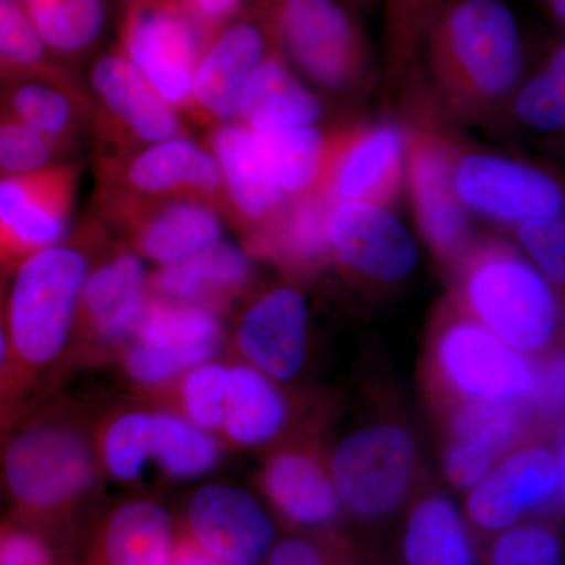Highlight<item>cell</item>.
I'll use <instances>...</instances> for the list:
<instances>
[{
    "label": "cell",
    "mask_w": 565,
    "mask_h": 565,
    "mask_svg": "<svg viewBox=\"0 0 565 565\" xmlns=\"http://www.w3.org/2000/svg\"><path fill=\"white\" fill-rule=\"evenodd\" d=\"M47 50L63 61H79L95 50L106 28L104 0H22Z\"/></svg>",
    "instance_id": "33"
},
{
    "label": "cell",
    "mask_w": 565,
    "mask_h": 565,
    "mask_svg": "<svg viewBox=\"0 0 565 565\" xmlns=\"http://www.w3.org/2000/svg\"><path fill=\"white\" fill-rule=\"evenodd\" d=\"M414 440L403 427L382 423L344 438L330 462L338 500L356 519L379 520L393 514L414 482Z\"/></svg>",
    "instance_id": "10"
},
{
    "label": "cell",
    "mask_w": 565,
    "mask_h": 565,
    "mask_svg": "<svg viewBox=\"0 0 565 565\" xmlns=\"http://www.w3.org/2000/svg\"><path fill=\"white\" fill-rule=\"evenodd\" d=\"M6 73H3V70L0 68V88H2L3 81H6Z\"/></svg>",
    "instance_id": "55"
},
{
    "label": "cell",
    "mask_w": 565,
    "mask_h": 565,
    "mask_svg": "<svg viewBox=\"0 0 565 565\" xmlns=\"http://www.w3.org/2000/svg\"><path fill=\"white\" fill-rule=\"evenodd\" d=\"M444 0H385L384 50L390 70H414L422 61L424 35Z\"/></svg>",
    "instance_id": "37"
},
{
    "label": "cell",
    "mask_w": 565,
    "mask_h": 565,
    "mask_svg": "<svg viewBox=\"0 0 565 565\" xmlns=\"http://www.w3.org/2000/svg\"><path fill=\"white\" fill-rule=\"evenodd\" d=\"M0 111L54 140L70 152L92 131L90 102L73 74L10 76L0 88Z\"/></svg>",
    "instance_id": "25"
},
{
    "label": "cell",
    "mask_w": 565,
    "mask_h": 565,
    "mask_svg": "<svg viewBox=\"0 0 565 565\" xmlns=\"http://www.w3.org/2000/svg\"><path fill=\"white\" fill-rule=\"evenodd\" d=\"M403 552L407 565H476L462 515L441 494L415 505L405 525Z\"/></svg>",
    "instance_id": "31"
},
{
    "label": "cell",
    "mask_w": 565,
    "mask_h": 565,
    "mask_svg": "<svg viewBox=\"0 0 565 565\" xmlns=\"http://www.w3.org/2000/svg\"><path fill=\"white\" fill-rule=\"evenodd\" d=\"M264 565H280V564H274V563H270V561H267V563Z\"/></svg>",
    "instance_id": "57"
},
{
    "label": "cell",
    "mask_w": 565,
    "mask_h": 565,
    "mask_svg": "<svg viewBox=\"0 0 565 565\" xmlns=\"http://www.w3.org/2000/svg\"><path fill=\"white\" fill-rule=\"evenodd\" d=\"M355 126L322 131L316 126L252 131L264 173L288 202L330 193L334 167Z\"/></svg>",
    "instance_id": "21"
},
{
    "label": "cell",
    "mask_w": 565,
    "mask_h": 565,
    "mask_svg": "<svg viewBox=\"0 0 565 565\" xmlns=\"http://www.w3.org/2000/svg\"><path fill=\"white\" fill-rule=\"evenodd\" d=\"M253 11L285 61L323 90H352L370 74V43L343 0H256Z\"/></svg>",
    "instance_id": "4"
},
{
    "label": "cell",
    "mask_w": 565,
    "mask_h": 565,
    "mask_svg": "<svg viewBox=\"0 0 565 565\" xmlns=\"http://www.w3.org/2000/svg\"><path fill=\"white\" fill-rule=\"evenodd\" d=\"M559 541L544 526H512L498 535L487 565H561Z\"/></svg>",
    "instance_id": "42"
},
{
    "label": "cell",
    "mask_w": 565,
    "mask_h": 565,
    "mask_svg": "<svg viewBox=\"0 0 565 565\" xmlns=\"http://www.w3.org/2000/svg\"><path fill=\"white\" fill-rule=\"evenodd\" d=\"M262 486L274 508L294 525L327 526L340 511L329 471L307 452L282 451L270 457L263 468Z\"/></svg>",
    "instance_id": "28"
},
{
    "label": "cell",
    "mask_w": 565,
    "mask_h": 565,
    "mask_svg": "<svg viewBox=\"0 0 565 565\" xmlns=\"http://www.w3.org/2000/svg\"><path fill=\"white\" fill-rule=\"evenodd\" d=\"M98 221L114 225L137 207L178 199H202L222 212L223 181L217 159L185 137L126 156H98L95 163Z\"/></svg>",
    "instance_id": "5"
},
{
    "label": "cell",
    "mask_w": 565,
    "mask_h": 565,
    "mask_svg": "<svg viewBox=\"0 0 565 565\" xmlns=\"http://www.w3.org/2000/svg\"><path fill=\"white\" fill-rule=\"evenodd\" d=\"M553 17L565 25V0H542Z\"/></svg>",
    "instance_id": "52"
},
{
    "label": "cell",
    "mask_w": 565,
    "mask_h": 565,
    "mask_svg": "<svg viewBox=\"0 0 565 565\" xmlns=\"http://www.w3.org/2000/svg\"><path fill=\"white\" fill-rule=\"evenodd\" d=\"M288 404L267 375L247 363L228 366L222 433L232 444L256 448L273 441L288 423Z\"/></svg>",
    "instance_id": "30"
},
{
    "label": "cell",
    "mask_w": 565,
    "mask_h": 565,
    "mask_svg": "<svg viewBox=\"0 0 565 565\" xmlns=\"http://www.w3.org/2000/svg\"><path fill=\"white\" fill-rule=\"evenodd\" d=\"M557 459V470H559V493L561 500L565 504V435L563 438V445H561L559 457Z\"/></svg>",
    "instance_id": "51"
},
{
    "label": "cell",
    "mask_w": 565,
    "mask_h": 565,
    "mask_svg": "<svg viewBox=\"0 0 565 565\" xmlns=\"http://www.w3.org/2000/svg\"><path fill=\"white\" fill-rule=\"evenodd\" d=\"M207 150L221 167L222 214L244 237L263 230L289 203L264 173L253 147L252 131L244 125L226 122L211 128Z\"/></svg>",
    "instance_id": "23"
},
{
    "label": "cell",
    "mask_w": 565,
    "mask_h": 565,
    "mask_svg": "<svg viewBox=\"0 0 565 565\" xmlns=\"http://www.w3.org/2000/svg\"><path fill=\"white\" fill-rule=\"evenodd\" d=\"M172 565H223L215 561L214 557L207 556L206 553L204 555H193V553H188V555H182L178 557L177 561Z\"/></svg>",
    "instance_id": "50"
},
{
    "label": "cell",
    "mask_w": 565,
    "mask_h": 565,
    "mask_svg": "<svg viewBox=\"0 0 565 565\" xmlns=\"http://www.w3.org/2000/svg\"><path fill=\"white\" fill-rule=\"evenodd\" d=\"M10 277L11 274L0 273V415L6 418L18 412L22 401L7 327V289Z\"/></svg>",
    "instance_id": "45"
},
{
    "label": "cell",
    "mask_w": 565,
    "mask_h": 565,
    "mask_svg": "<svg viewBox=\"0 0 565 565\" xmlns=\"http://www.w3.org/2000/svg\"><path fill=\"white\" fill-rule=\"evenodd\" d=\"M126 7L139 6V3L151 2V0H122Z\"/></svg>",
    "instance_id": "54"
},
{
    "label": "cell",
    "mask_w": 565,
    "mask_h": 565,
    "mask_svg": "<svg viewBox=\"0 0 565 565\" xmlns=\"http://www.w3.org/2000/svg\"><path fill=\"white\" fill-rule=\"evenodd\" d=\"M221 214L206 200L178 199L137 207L111 226L128 234L141 258L167 266L218 243Z\"/></svg>",
    "instance_id": "22"
},
{
    "label": "cell",
    "mask_w": 565,
    "mask_h": 565,
    "mask_svg": "<svg viewBox=\"0 0 565 565\" xmlns=\"http://www.w3.org/2000/svg\"><path fill=\"white\" fill-rule=\"evenodd\" d=\"M498 457L481 446L449 440L444 457L446 478L457 489L471 490L497 463Z\"/></svg>",
    "instance_id": "44"
},
{
    "label": "cell",
    "mask_w": 565,
    "mask_h": 565,
    "mask_svg": "<svg viewBox=\"0 0 565 565\" xmlns=\"http://www.w3.org/2000/svg\"><path fill=\"white\" fill-rule=\"evenodd\" d=\"M307 343V303L302 294L289 286L256 296L234 330V344L245 363L274 382H289L299 375Z\"/></svg>",
    "instance_id": "18"
},
{
    "label": "cell",
    "mask_w": 565,
    "mask_h": 565,
    "mask_svg": "<svg viewBox=\"0 0 565 565\" xmlns=\"http://www.w3.org/2000/svg\"><path fill=\"white\" fill-rule=\"evenodd\" d=\"M228 393V366L207 362L193 367L180 379L178 401L182 416L200 429L222 430Z\"/></svg>",
    "instance_id": "41"
},
{
    "label": "cell",
    "mask_w": 565,
    "mask_h": 565,
    "mask_svg": "<svg viewBox=\"0 0 565 565\" xmlns=\"http://www.w3.org/2000/svg\"><path fill=\"white\" fill-rule=\"evenodd\" d=\"M273 50L269 32L255 11L241 13L215 32L196 66L192 120L211 129L239 117L245 85Z\"/></svg>",
    "instance_id": "16"
},
{
    "label": "cell",
    "mask_w": 565,
    "mask_h": 565,
    "mask_svg": "<svg viewBox=\"0 0 565 565\" xmlns=\"http://www.w3.org/2000/svg\"><path fill=\"white\" fill-rule=\"evenodd\" d=\"M344 3H348L349 7L355 6H364V3L370 2V0H343Z\"/></svg>",
    "instance_id": "53"
},
{
    "label": "cell",
    "mask_w": 565,
    "mask_h": 565,
    "mask_svg": "<svg viewBox=\"0 0 565 565\" xmlns=\"http://www.w3.org/2000/svg\"><path fill=\"white\" fill-rule=\"evenodd\" d=\"M250 281V255L218 241L181 262L159 267L148 286L150 296L203 305L223 313Z\"/></svg>",
    "instance_id": "27"
},
{
    "label": "cell",
    "mask_w": 565,
    "mask_h": 565,
    "mask_svg": "<svg viewBox=\"0 0 565 565\" xmlns=\"http://www.w3.org/2000/svg\"><path fill=\"white\" fill-rule=\"evenodd\" d=\"M207 36L177 0L126 7L121 54L177 110L192 118L193 81Z\"/></svg>",
    "instance_id": "9"
},
{
    "label": "cell",
    "mask_w": 565,
    "mask_h": 565,
    "mask_svg": "<svg viewBox=\"0 0 565 565\" xmlns=\"http://www.w3.org/2000/svg\"><path fill=\"white\" fill-rule=\"evenodd\" d=\"M0 68L7 77H63L73 74L47 50L28 11L18 0H0Z\"/></svg>",
    "instance_id": "35"
},
{
    "label": "cell",
    "mask_w": 565,
    "mask_h": 565,
    "mask_svg": "<svg viewBox=\"0 0 565 565\" xmlns=\"http://www.w3.org/2000/svg\"><path fill=\"white\" fill-rule=\"evenodd\" d=\"M460 291L468 316L520 353L539 351L555 332V296L542 274L503 245L462 259Z\"/></svg>",
    "instance_id": "6"
},
{
    "label": "cell",
    "mask_w": 565,
    "mask_h": 565,
    "mask_svg": "<svg viewBox=\"0 0 565 565\" xmlns=\"http://www.w3.org/2000/svg\"><path fill=\"white\" fill-rule=\"evenodd\" d=\"M222 341V311L150 296L136 332L122 348V367L139 388H166L193 367L212 362Z\"/></svg>",
    "instance_id": "8"
},
{
    "label": "cell",
    "mask_w": 565,
    "mask_h": 565,
    "mask_svg": "<svg viewBox=\"0 0 565 565\" xmlns=\"http://www.w3.org/2000/svg\"><path fill=\"white\" fill-rule=\"evenodd\" d=\"M405 134L397 126H355L345 143L332 181L333 202H363L388 207L403 184L407 154Z\"/></svg>",
    "instance_id": "24"
},
{
    "label": "cell",
    "mask_w": 565,
    "mask_h": 565,
    "mask_svg": "<svg viewBox=\"0 0 565 565\" xmlns=\"http://www.w3.org/2000/svg\"><path fill=\"white\" fill-rule=\"evenodd\" d=\"M185 516L196 544L223 565H256L273 548L269 515L237 487H202L192 494Z\"/></svg>",
    "instance_id": "19"
},
{
    "label": "cell",
    "mask_w": 565,
    "mask_h": 565,
    "mask_svg": "<svg viewBox=\"0 0 565 565\" xmlns=\"http://www.w3.org/2000/svg\"><path fill=\"white\" fill-rule=\"evenodd\" d=\"M170 545V516L150 500L120 505L104 533L106 565H169Z\"/></svg>",
    "instance_id": "32"
},
{
    "label": "cell",
    "mask_w": 565,
    "mask_h": 565,
    "mask_svg": "<svg viewBox=\"0 0 565 565\" xmlns=\"http://www.w3.org/2000/svg\"><path fill=\"white\" fill-rule=\"evenodd\" d=\"M422 61L460 118L481 120L514 90L522 40L503 0H444L424 35Z\"/></svg>",
    "instance_id": "2"
},
{
    "label": "cell",
    "mask_w": 565,
    "mask_h": 565,
    "mask_svg": "<svg viewBox=\"0 0 565 565\" xmlns=\"http://www.w3.org/2000/svg\"><path fill=\"white\" fill-rule=\"evenodd\" d=\"M150 277L129 244L102 248L82 291L76 338L96 351L122 349L131 340L150 297Z\"/></svg>",
    "instance_id": "14"
},
{
    "label": "cell",
    "mask_w": 565,
    "mask_h": 565,
    "mask_svg": "<svg viewBox=\"0 0 565 565\" xmlns=\"http://www.w3.org/2000/svg\"><path fill=\"white\" fill-rule=\"evenodd\" d=\"M79 163L0 180V273L65 241L79 180Z\"/></svg>",
    "instance_id": "12"
},
{
    "label": "cell",
    "mask_w": 565,
    "mask_h": 565,
    "mask_svg": "<svg viewBox=\"0 0 565 565\" xmlns=\"http://www.w3.org/2000/svg\"><path fill=\"white\" fill-rule=\"evenodd\" d=\"M0 445V484L29 515L57 514L87 497L98 478V455L68 416L41 414L11 424Z\"/></svg>",
    "instance_id": "3"
},
{
    "label": "cell",
    "mask_w": 565,
    "mask_h": 565,
    "mask_svg": "<svg viewBox=\"0 0 565 565\" xmlns=\"http://www.w3.org/2000/svg\"><path fill=\"white\" fill-rule=\"evenodd\" d=\"M531 404L545 415L565 412V355H555L535 367V384Z\"/></svg>",
    "instance_id": "46"
},
{
    "label": "cell",
    "mask_w": 565,
    "mask_h": 565,
    "mask_svg": "<svg viewBox=\"0 0 565 565\" xmlns=\"http://www.w3.org/2000/svg\"><path fill=\"white\" fill-rule=\"evenodd\" d=\"M98 459L115 481H137L151 460V414L131 411L107 424L99 445Z\"/></svg>",
    "instance_id": "36"
},
{
    "label": "cell",
    "mask_w": 565,
    "mask_h": 565,
    "mask_svg": "<svg viewBox=\"0 0 565 565\" xmlns=\"http://www.w3.org/2000/svg\"><path fill=\"white\" fill-rule=\"evenodd\" d=\"M0 565H55L50 546L32 531L9 530L0 535Z\"/></svg>",
    "instance_id": "47"
},
{
    "label": "cell",
    "mask_w": 565,
    "mask_h": 565,
    "mask_svg": "<svg viewBox=\"0 0 565 565\" xmlns=\"http://www.w3.org/2000/svg\"><path fill=\"white\" fill-rule=\"evenodd\" d=\"M70 154L54 140L0 111V180L40 172L63 163Z\"/></svg>",
    "instance_id": "40"
},
{
    "label": "cell",
    "mask_w": 565,
    "mask_h": 565,
    "mask_svg": "<svg viewBox=\"0 0 565 565\" xmlns=\"http://www.w3.org/2000/svg\"><path fill=\"white\" fill-rule=\"evenodd\" d=\"M217 438L172 412H151V460L163 475L191 481L210 475L221 462Z\"/></svg>",
    "instance_id": "34"
},
{
    "label": "cell",
    "mask_w": 565,
    "mask_h": 565,
    "mask_svg": "<svg viewBox=\"0 0 565 565\" xmlns=\"http://www.w3.org/2000/svg\"><path fill=\"white\" fill-rule=\"evenodd\" d=\"M519 239L542 277L565 286V215L522 223Z\"/></svg>",
    "instance_id": "43"
},
{
    "label": "cell",
    "mask_w": 565,
    "mask_h": 565,
    "mask_svg": "<svg viewBox=\"0 0 565 565\" xmlns=\"http://www.w3.org/2000/svg\"><path fill=\"white\" fill-rule=\"evenodd\" d=\"M515 114L537 131L565 129V44L520 92Z\"/></svg>",
    "instance_id": "39"
},
{
    "label": "cell",
    "mask_w": 565,
    "mask_h": 565,
    "mask_svg": "<svg viewBox=\"0 0 565 565\" xmlns=\"http://www.w3.org/2000/svg\"><path fill=\"white\" fill-rule=\"evenodd\" d=\"M106 243L104 223L88 221L71 239L29 256L11 274L7 327L21 399L74 348L82 291Z\"/></svg>",
    "instance_id": "1"
},
{
    "label": "cell",
    "mask_w": 565,
    "mask_h": 565,
    "mask_svg": "<svg viewBox=\"0 0 565 565\" xmlns=\"http://www.w3.org/2000/svg\"><path fill=\"white\" fill-rule=\"evenodd\" d=\"M522 423L516 404L462 403L452 412L449 434L451 440L481 446L500 457L519 437Z\"/></svg>",
    "instance_id": "38"
},
{
    "label": "cell",
    "mask_w": 565,
    "mask_h": 565,
    "mask_svg": "<svg viewBox=\"0 0 565 565\" xmlns=\"http://www.w3.org/2000/svg\"><path fill=\"white\" fill-rule=\"evenodd\" d=\"M559 490L557 459L545 448L504 457L470 490L467 514L487 533H503L527 512L553 500Z\"/></svg>",
    "instance_id": "20"
},
{
    "label": "cell",
    "mask_w": 565,
    "mask_h": 565,
    "mask_svg": "<svg viewBox=\"0 0 565 565\" xmlns=\"http://www.w3.org/2000/svg\"><path fill=\"white\" fill-rule=\"evenodd\" d=\"M193 21L202 28L207 40L223 25L239 17L247 0H177Z\"/></svg>",
    "instance_id": "48"
},
{
    "label": "cell",
    "mask_w": 565,
    "mask_h": 565,
    "mask_svg": "<svg viewBox=\"0 0 565 565\" xmlns=\"http://www.w3.org/2000/svg\"><path fill=\"white\" fill-rule=\"evenodd\" d=\"M84 88L90 102L98 156L131 154L188 136L178 110L161 98L121 51L96 58Z\"/></svg>",
    "instance_id": "7"
},
{
    "label": "cell",
    "mask_w": 565,
    "mask_h": 565,
    "mask_svg": "<svg viewBox=\"0 0 565 565\" xmlns=\"http://www.w3.org/2000/svg\"><path fill=\"white\" fill-rule=\"evenodd\" d=\"M6 419H7V418H6V416L0 415V424H2L3 422H6Z\"/></svg>",
    "instance_id": "56"
},
{
    "label": "cell",
    "mask_w": 565,
    "mask_h": 565,
    "mask_svg": "<svg viewBox=\"0 0 565 565\" xmlns=\"http://www.w3.org/2000/svg\"><path fill=\"white\" fill-rule=\"evenodd\" d=\"M329 234L332 259L370 281L382 285L401 281L418 263L414 237L381 204L334 203Z\"/></svg>",
    "instance_id": "17"
},
{
    "label": "cell",
    "mask_w": 565,
    "mask_h": 565,
    "mask_svg": "<svg viewBox=\"0 0 565 565\" xmlns=\"http://www.w3.org/2000/svg\"><path fill=\"white\" fill-rule=\"evenodd\" d=\"M470 316L446 323L434 345L438 375L462 403L522 404L533 394L535 367Z\"/></svg>",
    "instance_id": "11"
},
{
    "label": "cell",
    "mask_w": 565,
    "mask_h": 565,
    "mask_svg": "<svg viewBox=\"0 0 565 565\" xmlns=\"http://www.w3.org/2000/svg\"><path fill=\"white\" fill-rule=\"evenodd\" d=\"M267 561L280 565H323L321 553L302 539H286L273 545Z\"/></svg>",
    "instance_id": "49"
},
{
    "label": "cell",
    "mask_w": 565,
    "mask_h": 565,
    "mask_svg": "<svg viewBox=\"0 0 565 565\" xmlns=\"http://www.w3.org/2000/svg\"><path fill=\"white\" fill-rule=\"evenodd\" d=\"M405 145L408 188L424 239L441 262H462L470 243V225L455 191V148L427 129H411L405 134Z\"/></svg>",
    "instance_id": "15"
},
{
    "label": "cell",
    "mask_w": 565,
    "mask_h": 565,
    "mask_svg": "<svg viewBox=\"0 0 565 565\" xmlns=\"http://www.w3.org/2000/svg\"><path fill=\"white\" fill-rule=\"evenodd\" d=\"M452 180L465 210L493 221H542L564 207L563 189L552 177L500 156L471 152L457 158Z\"/></svg>",
    "instance_id": "13"
},
{
    "label": "cell",
    "mask_w": 565,
    "mask_h": 565,
    "mask_svg": "<svg viewBox=\"0 0 565 565\" xmlns=\"http://www.w3.org/2000/svg\"><path fill=\"white\" fill-rule=\"evenodd\" d=\"M323 115L321 99L305 88L274 46L245 85L239 118L252 131L316 126Z\"/></svg>",
    "instance_id": "29"
},
{
    "label": "cell",
    "mask_w": 565,
    "mask_h": 565,
    "mask_svg": "<svg viewBox=\"0 0 565 565\" xmlns=\"http://www.w3.org/2000/svg\"><path fill=\"white\" fill-rule=\"evenodd\" d=\"M330 193H315L286 204L263 230L245 237L250 256L266 259L297 277L313 275L332 259Z\"/></svg>",
    "instance_id": "26"
}]
</instances>
